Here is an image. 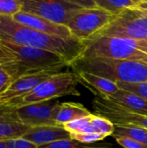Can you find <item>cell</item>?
<instances>
[{"instance_id": "obj_16", "label": "cell", "mask_w": 147, "mask_h": 148, "mask_svg": "<svg viewBox=\"0 0 147 148\" xmlns=\"http://www.w3.org/2000/svg\"><path fill=\"white\" fill-rule=\"evenodd\" d=\"M105 98L118 105L138 112L141 114L145 112H147V101L133 93L126 90L120 89L115 94L106 96Z\"/></svg>"}, {"instance_id": "obj_33", "label": "cell", "mask_w": 147, "mask_h": 148, "mask_svg": "<svg viewBox=\"0 0 147 148\" xmlns=\"http://www.w3.org/2000/svg\"><path fill=\"white\" fill-rule=\"evenodd\" d=\"M3 70V69H2V67H1V65H0V71H2Z\"/></svg>"}, {"instance_id": "obj_10", "label": "cell", "mask_w": 147, "mask_h": 148, "mask_svg": "<svg viewBox=\"0 0 147 148\" xmlns=\"http://www.w3.org/2000/svg\"><path fill=\"white\" fill-rule=\"evenodd\" d=\"M94 114L104 117L116 126L135 127L147 130V116L118 105L103 96L92 101Z\"/></svg>"}, {"instance_id": "obj_2", "label": "cell", "mask_w": 147, "mask_h": 148, "mask_svg": "<svg viewBox=\"0 0 147 148\" xmlns=\"http://www.w3.org/2000/svg\"><path fill=\"white\" fill-rule=\"evenodd\" d=\"M0 65L11 81L44 71H61L69 66L56 53L3 40H0Z\"/></svg>"}, {"instance_id": "obj_7", "label": "cell", "mask_w": 147, "mask_h": 148, "mask_svg": "<svg viewBox=\"0 0 147 148\" xmlns=\"http://www.w3.org/2000/svg\"><path fill=\"white\" fill-rule=\"evenodd\" d=\"M114 16V15L96 5L83 7L73 13L67 27L69 29L72 36L84 42L101 32L113 21Z\"/></svg>"}, {"instance_id": "obj_21", "label": "cell", "mask_w": 147, "mask_h": 148, "mask_svg": "<svg viewBox=\"0 0 147 148\" xmlns=\"http://www.w3.org/2000/svg\"><path fill=\"white\" fill-rule=\"evenodd\" d=\"M90 123L94 127L96 133L101 134L106 137L110 135L112 136V134H113L115 127L114 124L104 117L92 114L90 115Z\"/></svg>"}, {"instance_id": "obj_22", "label": "cell", "mask_w": 147, "mask_h": 148, "mask_svg": "<svg viewBox=\"0 0 147 148\" xmlns=\"http://www.w3.org/2000/svg\"><path fill=\"white\" fill-rule=\"evenodd\" d=\"M66 131L70 134L73 133H84V134H91L96 133L94 127L90 123V115L88 117L81 118L73 121H70L62 126Z\"/></svg>"}, {"instance_id": "obj_9", "label": "cell", "mask_w": 147, "mask_h": 148, "mask_svg": "<svg viewBox=\"0 0 147 148\" xmlns=\"http://www.w3.org/2000/svg\"><path fill=\"white\" fill-rule=\"evenodd\" d=\"M56 103L49 101L23 104L0 109V118L19 122L29 127L55 126L54 114Z\"/></svg>"}, {"instance_id": "obj_23", "label": "cell", "mask_w": 147, "mask_h": 148, "mask_svg": "<svg viewBox=\"0 0 147 148\" xmlns=\"http://www.w3.org/2000/svg\"><path fill=\"white\" fill-rule=\"evenodd\" d=\"M21 10V0H0V16H13Z\"/></svg>"}, {"instance_id": "obj_26", "label": "cell", "mask_w": 147, "mask_h": 148, "mask_svg": "<svg viewBox=\"0 0 147 148\" xmlns=\"http://www.w3.org/2000/svg\"><path fill=\"white\" fill-rule=\"evenodd\" d=\"M6 144L7 148H38L36 145L23 139V137L6 140Z\"/></svg>"}, {"instance_id": "obj_29", "label": "cell", "mask_w": 147, "mask_h": 148, "mask_svg": "<svg viewBox=\"0 0 147 148\" xmlns=\"http://www.w3.org/2000/svg\"><path fill=\"white\" fill-rule=\"evenodd\" d=\"M137 8H139V10L147 14V0H141L140 3L137 6Z\"/></svg>"}, {"instance_id": "obj_18", "label": "cell", "mask_w": 147, "mask_h": 148, "mask_svg": "<svg viewBox=\"0 0 147 148\" xmlns=\"http://www.w3.org/2000/svg\"><path fill=\"white\" fill-rule=\"evenodd\" d=\"M94 4L111 14L117 16L122 11L130 9L136 8L141 2V0H94Z\"/></svg>"}, {"instance_id": "obj_19", "label": "cell", "mask_w": 147, "mask_h": 148, "mask_svg": "<svg viewBox=\"0 0 147 148\" xmlns=\"http://www.w3.org/2000/svg\"><path fill=\"white\" fill-rule=\"evenodd\" d=\"M114 131L112 136L114 139L126 138L130 140H134L139 142L144 143L146 136L147 134V130L140 127H126V126H116L114 125Z\"/></svg>"}, {"instance_id": "obj_15", "label": "cell", "mask_w": 147, "mask_h": 148, "mask_svg": "<svg viewBox=\"0 0 147 148\" xmlns=\"http://www.w3.org/2000/svg\"><path fill=\"white\" fill-rule=\"evenodd\" d=\"M92 113L81 103H57L54 114V121L56 125L63 126L70 121L88 117Z\"/></svg>"}, {"instance_id": "obj_32", "label": "cell", "mask_w": 147, "mask_h": 148, "mask_svg": "<svg viewBox=\"0 0 147 148\" xmlns=\"http://www.w3.org/2000/svg\"><path fill=\"white\" fill-rule=\"evenodd\" d=\"M142 114H143V115H146V116H147V112H145V113H143Z\"/></svg>"}, {"instance_id": "obj_8", "label": "cell", "mask_w": 147, "mask_h": 148, "mask_svg": "<svg viewBox=\"0 0 147 148\" xmlns=\"http://www.w3.org/2000/svg\"><path fill=\"white\" fill-rule=\"evenodd\" d=\"M96 36L147 40V14L137 7L127 9L115 16L113 21L94 37Z\"/></svg>"}, {"instance_id": "obj_28", "label": "cell", "mask_w": 147, "mask_h": 148, "mask_svg": "<svg viewBox=\"0 0 147 148\" xmlns=\"http://www.w3.org/2000/svg\"><path fill=\"white\" fill-rule=\"evenodd\" d=\"M11 82H12V81H11L10 77L9 76V75H8L5 71H3V70L0 71V93L7 87Z\"/></svg>"}, {"instance_id": "obj_1", "label": "cell", "mask_w": 147, "mask_h": 148, "mask_svg": "<svg viewBox=\"0 0 147 148\" xmlns=\"http://www.w3.org/2000/svg\"><path fill=\"white\" fill-rule=\"evenodd\" d=\"M0 40L56 53L64 57L68 65L82 56L86 47L84 42L75 37L45 34L5 16H0Z\"/></svg>"}, {"instance_id": "obj_30", "label": "cell", "mask_w": 147, "mask_h": 148, "mask_svg": "<svg viewBox=\"0 0 147 148\" xmlns=\"http://www.w3.org/2000/svg\"><path fill=\"white\" fill-rule=\"evenodd\" d=\"M0 148H7L6 140H0Z\"/></svg>"}, {"instance_id": "obj_11", "label": "cell", "mask_w": 147, "mask_h": 148, "mask_svg": "<svg viewBox=\"0 0 147 148\" xmlns=\"http://www.w3.org/2000/svg\"><path fill=\"white\" fill-rule=\"evenodd\" d=\"M59 72L62 71H44L25 75L12 81L0 93V109L18 105L23 97L32 91L43 81Z\"/></svg>"}, {"instance_id": "obj_20", "label": "cell", "mask_w": 147, "mask_h": 148, "mask_svg": "<svg viewBox=\"0 0 147 148\" xmlns=\"http://www.w3.org/2000/svg\"><path fill=\"white\" fill-rule=\"evenodd\" d=\"M38 148H113V145L108 142L105 143H93V144H84L77 140H62L46 145L39 146Z\"/></svg>"}, {"instance_id": "obj_17", "label": "cell", "mask_w": 147, "mask_h": 148, "mask_svg": "<svg viewBox=\"0 0 147 148\" xmlns=\"http://www.w3.org/2000/svg\"><path fill=\"white\" fill-rule=\"evenodd\" d=\"M30 127L19 122L0 118V140H9L23 137Z\"/></svg>"}, {"instance_id": "obj_3", "label": "cell", "mask_w": 147, "mask_h": 148, "mask_svg": "<svg viewBox=\"0 0 147 148\" xmlns=\"http://www.w3.org/2000/svg\"><path fill=\"white\" fill-rule=\"evenodd\" d=\"M69 67L73 72H87L116 83L135 84L147 82V63L143 61L80 57Z\"/></svg>"}, {"instance_id": "obj_25", "label": "cell", "mask_w": 147, "mask_h": 148, "mask_svg": "<svg viewBox=\"0 0 147 148\" xmlns=\"http://www.w3.org/2000/svg\"><path fill=\"white\" fill-rule=\"evenodd\" d=\"M120 89L133 93L147 101V82L141 83L129 84V83H117Z\"/></svg>"}, {"instance_id": "obj_34", "label": "cell", "mask_w": 147, "mask_h": 148, "mask_svg": "<svg viewBox=\"0 0 147 148\" xmlns=\"http://www.w3.org/2000/svg\"><path fill=\"white\" fill-rule=\"evenodd\" d=\"M144 62H146V63H147V58L146 59V60H145V61H144Z\"/></svg>"}, {"instance_id": "obj_13", "label": "cell", "mask_w": 147, "mask_h": 148, "mask_svg": "<svg viewBox=\"0 0 147 148\" xmlns=\"http://www.w3.org/2000/svg\"><path fill=\"white\" fill-rule=\"evenodd\" d=\"M23 138L39 147L57 140H69L71 136L70 133L66 131L62 126L55 125L31 127Z\"/></svg>"}, {"instance_id": "obj_4", "label": "cell", "mask_w": 147, "mask_h": 148, "mask_svg": "<svg viewBox=\"0 0 147 148\" xmlns=\"http://www.w3.org/2000/svg\"><path fill=\"white\" fill-rule=\"evenodd\" d=\"M78 84V78L74 72L56 73L23 97L18 105L45 102L68 95L79 96L81 93L77 89Z\"/></svg>"}, {"instance_id": "obj_14", "label": "cell", "mask_w": 147, "mask_h": 148, "mask_svg": "<svg viewBox=\"0 0 147 148\" xmlns=\"http://www.w3.org/2000/svg\"><path fill=\"white\" fill-rule=\"evenodd\" d=\"M79 81V83L91 91L95 96H109L120 88L118 84L108 79L89 74L87 72H74Z\"/></svg>"}, {"instance_id": "obj_24", "label": "cell", "mask_w": 147, "mask_h": 148, "mask_svg": "<svg viewBox=\"0 0 147 148\" xmlns=\"http://www.w3.org/2000/svg\"><path fill=\"white\" fill-rule=\"evenodd\" d=\"M71 139L77 140L81 143L84 144H93L97 143L99 141L103 140L106 136L99 134V133H91V134H84V133H73L70 134Z\"/></svg>"}, {"instance_id": "obj_12", "label": "cell", "mask_w": 147, "mask_h": 148, "mask_svg": "<svg viewBox=\"0 0 147 148\" xmlns=\"http://www.w3.org/2000/svg\"><path fill=\"white\" fill-rule=\"evenodd\" d=\"M11 17L15 21H16L17 23L24 26H27L30 29H36L37 31H40L45 34L57 36L65 37V38L74 37L72 36V34L67 26L54 23L41 16H38L30 13H27L23 10L15 14Z\"/></svg>"}, {"instance_id": "obj_5", "label": "cell", "mask_w": 147, "mask_h": 148, "mask_svg": "<svg viewBox=\"0 0 147 148\" xmlns=\"http://www.w3.org/2000/svg\"><path fill=\"white\" fill-rule=\"evenodd\" d=\"M22 10L41 16L54 23L65 25L73 13L83 7L94 6V1L80 0H21Z\"/></svg>"}, {"instance_id": "obj_6", "label": "cell", "mask_w": 147, "mask_h": 148, "mask_svg": "<svg viewBox=\"0 0 147 148\" xmlns=\"http://www.w3.org/2000/svg\"><path fill=\"white\" fill-rule=\"evenodd\" d=\"M85 50L81 57H105L120 60L145 61L147 54L129 45L124 38L96 36L84 41Z\"/></svg>"}, {"instance_id": "obj_31", "label": "cell", "mask_w": 147, "mask_h": 148, "mask_svg": "<svg viewBox=\"0 0 147 148\" xmlns=\"http://www.w3.org/2000/svg\"><path fill=\"white\" fill-rule=\"evenodd\" d=\"M144 143L146 144L147 146V134H146V139H145V141H144Z\"/></svg>"}, {"instance_id": "obj_27", "label": "cell", "mask_w": 147, "mask_h": 148, "mask_svg": "<svg viewBox=\"0 0 147 148\" xmlns=\"http://www.w3.org/2000/svg\"><path fill=\"white\" fill-rule=\"evenodd\" d=\"M115 140L119 145H120L124 148H147V146L145 143L134 140H130L126 138H119Z\"/></svg>"}]
</instances>
